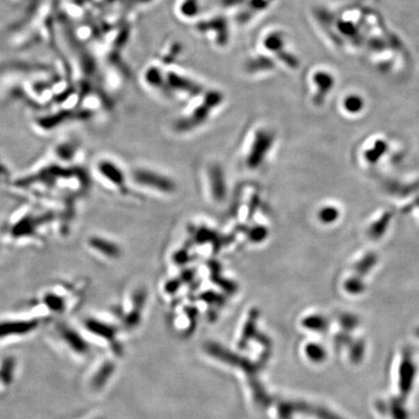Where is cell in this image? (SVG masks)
<instances>
[{"label": "cell", "instance_id": "obj_1", "mask_svg": "<svg viewBox=\"0 0 419 419\" xmlns=\"http://www.w3.org/2000/svg\"><path fill=\"white\" fill-rule=\"evenodd\" d=\"M55 220L52 211L39 212L29 206L21 207L4 223L3 238L12 244L40 243L44 228L53 225Z\"/></svg>", "mask_w": 419, "mask_h": 419}, {"label": "cell", "instance_id": "obj_2", "mask_svg": "<svg viewBox=\"0 0 419 419\" xmlns=\"http://www.w3.org/2000/svg\"><path fill=\"white\" fill-rule=\"evenodd\" d=\"M194 99V105L190 111L175 123V127L178 131H190L203 125L212 113L223 103V94L218 90H203Z\"/></svg>", "mask_w": 419, "mask_h": 419}, {"label": "cell", "instance_id": "obj_3", "mask_svg": "<svg viewBox=\"0 0 419 419\" xmlns=\"http://www.w3.org/2000/svg\"><path fill=\"white\" fill-rule=\"evenodd\" d=\"M78 295L79 290L75 283H58L49 286L41 293L38 303L43 305L47 311L64 314L71 309L72 302Z\"/></svg>", "mask_w": 419, "mask_h": 419}, {"label": "cell", "instance_id": "obj_4", "mask_svg": "<svg viewBox=\"0 0 419 419\" xmlns=\"http://www.w3.org/2000/svg\"><path fill=\"white\" fill-rule=\"evenodd\" d=\"M286 36L285 32L279 29H268L259 37L257 48L271 55L272 58H279L281 64L290 67V68H296L299 65V62L296 57L285 50Z\"/></svg>", "mask_w": 419, "mask_h": 419}, {"label": "cell", "instance_id": "obj_5", "mask_svg": "<svg viewBox=\"0 0 419 419\" xmlns=\"http://www.w3.org/2000/svg\"><path fill=\"white\" fill-rule=\"evenodd\" d=\"M275 135L268 128H258L251 141L250 150L246 153V164L249 168H259L266 160L274 145Z\"/></svg>", "mask_w": 419, "mask_h": 419}, {"label": "cell", "instance_id": "obj_6", "mask_svg": "<svg viewBox=\"0 0 419 419\" xmlns=\"http://www.w3.org/2000/svg\"><path fill=\"white\" fill-rule=\"evenodd\" d=\"M195 29L204 35L207 40L211 41L218 48H223L229 41V29L227 18L223 15H210L201 18L195 25Z\"/></svg>", "mask_w": 419, "mask_h": 419}, {"label": "cell", "instance_id": "obj_7", "mask_svg": "<svg viewBox=\"0 0 419 419\" xmlns=\"http://www.w3.org/2000/svg\"><path fill=\"white\" fill-rule=\"evenodd\" d=\"M95 172L100 179L110 183L120 193L127 192V180L123 170L113 160L100 158L95 164Z\"/></svg>", "mask_w": 419, "mask_h": 419}, {"label": "cell", "instance_id": "obj_8", "mask_svg": "<svg viewBox=\"0 0 419 419\" xmlns=\"http://www.w3.org/2000/svg\"><path fill=\"white\" fill-rule=\"evenodd\" d=\"M416 374H418V367L414 362L413 355L406 351L402 356L398 371V390L400 393L399 397L403 400L406 399L413 390Z\"/></svg>", "mask_w": 419, "mask_h": 419}, {"label": "cell", "instance_id": "obj_9", "mask_svg": "<svg viewBox=\"0 0 419 419\" xmlns=\"http://www.w3.org/2000/svg\"><path fill=\"white\" fill-rule=\"evenodd\" d=\"M134 178L140 186H146L157 192L172 193L176 190V183L173 180L164 175L151 171V170H136L134 172Z\"/></svg>", "mask_w": 419, "mask_h": 419}, {"label": "cell", "instance_id": "obj_10", "mask_svg": "<svg viewBox=\"0 0 419 419\" xmlns=\"http://www.w3.org/2000/svg\"><path fill=\"white\" fill-rule=\"evenodd\" d=\"M86 246L90 253L104 259L116 260L122 256L120 244L102 235H90L86 241Z\"/></svg>", "mask_w": 419, "mask_h": 419}, {"label": "cell", "instance_id": "obj_11", "mask_svg": "<svg viewBox=\"0 0 419 419\" xmlns=\"http://www.w3.org/2000/svg\"><path fill=\"white\" fill-rule=\"evenodd\" d=\"M276 66L274 58L257 47L248 55L244 62V71L248 75L257 76L272 73Z\"/></svg>", "mask_w": 419, "mask_h": 419}, {"label": "cell", "instance_id": "obj_12", "mask_svg": "<svg viewBox=\"0 0 419 419\" xmlns=\"http://www.w3.org/2000/svg\"><path fill=\"white\" fill-rule=\"evenodd\" d=\"M276 0H244L243 5L237 11L235 21L238 25H246L259 14L268 10Z\"/></svg>", "mask_w": 419, "mask_h": 419}, {"label": "cell", "instance_id": "obj_13", "mask_svg": "<svg viewBox=\"0 0 419 419\" xmlns=\"http://www.w3.org/2000/svg\"><path fill=\"white\" fill-rule=\"evenodd\" d=\"M210 192L216 202H223L227 194V180L225 173L218 165H213L208 171Z\"/></svg>", "mask_w": 419, "mask_h": 419}, {"label": "cell", "instance_id": "obj_14", "mask_svg": "<svg viewBox=\"0 0 419 419\" xmlns=\"http://www.w3.org/2000/svg\"><path fill=\"white\" fill-rule=\"evenodd\" d=\"M314 81L318 87V92L314 99V102L316 105H321L325 102V97L333 88L335 81L327 72H316L314 75Z\"/></svg>", "mask_w": 419, "mask_h": 419}, {"label": "cell", "instance_id": "obj_15", "mask_svg": "<svg viewBox=\"0 0 419 419\" xmlns=\"http://www.w3.org/2000/svg\"><path fill=\"white\" fill-rule=\"evenodd\" d=\"M200 0H178L176 13L181 20L192 21L199 15Z\"/></svg>", "mask_w": 419, "mask_h": 419}, {"label": "cell", "instance_id": "obj_16", "mask_svg": "<svg viewBox=\"0 0 419 419\" xmlns=\"http://www.w3.org/2000/svg\"><path fill=\"white\" fill-rule=\"evenodd\" d=\"M146 301V292L144 290H140L134 293V297H132V302H134V308L131 312L128 314L127 321L129 325H135L138 322L139 318L141 316L142 309H143L144 305Z\"/></svg>", "mask_w": 419, "mask_h": 419}, {"label": "cell", "instance_id": "obj_17", "mask_svg": "<svg viewBox=\"0 0 419 419\" xmlns=\"http://www.w3.org/2000/svg\"><path fill=\"white\" fill-rule=\"evenodd\" d=\"M383 411H388L391 419H409L404 400L402 398H396L384 404Z\"/></svg>", "mask_w": 419, "mask_h": 419}, {"label": "cell", "instance_id": "obj_18", "mask_svg": "<svg viewBox=\"0 0 419 419\" xmlns=\"http://www.w3.org/2000/svg\"><path fill=\"white\" fill-rule=\"evenodd\" d=\"M302 325H304L305 328H308L309 330L313 331L323 332L327 330L328 322L327 318L325 316H320V314H316V316H309L308 318H305L302 321Z\"/></svg>", "mask_w": 419, "mask_h": 419}, {"label": "cell", "instance_id": "obj_19", "mask_svg": "<svg viewBox=\"0 0 419 419\" xmlns=\"http://www.w3.org/2000/svg\"><path fill=\"white\" fill-rule=\"evenodd\" d=\"M269 235V230L264 225H255V227L249 228L246 231L249 241L253 244H259L266 240Z\"/></svg>", "mask_w": 419, "mask_h": 419}, {"label": "cell", "instance_id": "obj_20", "mask_svg": "<svg viewBox=\"0 0 419 419\" xmlns=\"http://www.w3.org/2000/svg\"><path fill=\"white\" fill-rule=\"evenodd\" d=\"M305 353H306V355L308 356L309 360L316 363L323 362L326 359V356H327L325 348L318 344H307Z\"/></svg>", "mask_w": 419, "mask_h": 419}, {"label": "cell", "instance_id": "obj_21", "mask_svg": "<svg viewBox=\"0 0 419 419\" xmlns=\"http://www.w3.org/2000/svg\"><path fill=\"white\" fill-rule=\"evenodd\" d=\"M216 239H218L216 233L211 228L204 227L198 228L193 236V240L200 244L210 243V242H218L215 241Z\"/></svg>", "mask_w": 419, "mask_h": 419}, {"label": "cell", "instance_id": "obj_22", "mask_svg": "<svg viewBox=\"0 0 419 419\" xmlns=\"http://www.w3.org/2000/svg\"><path fill=\"white\" fill-rule=\"evenodd\" d=\"M365 349H366V344L362 340L351 342V349H349V358L351 362L359 363L364 357Z\"/></svg>", "mask_w": 419, "mask_h": 419}, {"label": "cell", "instance_id": "obj_23", "mask_svg": "<svg viewBox=\"0 0 419 419\" xmlns=\"http://www.w3.org/2000/svg\"><path fill=\"white\" fill-rule=\"evenodd\" d=\"M339 322L344 330L351 332L359 325V320H358L357 316H353V314H344L340 316Z\"/></svg>", "mask_w": 419, "mask_h": 419}, {"label": "cell", "instance_id": "obj_24", "mask_svg": "<svg viewBox=\"0 0 419 419\" xmlns=\"http://www.w3.org/2000/svg\"><path fill=\"white\" fill-rule=\"evenodd\" d=\"M309 411L313 413L318 419H344L340 416L339 414L332 411L331 409H326V407H311V411Z\"/></svg>", "mask_w": 419, "mask_h": 419}, {"label": "cell", "instance_id": "obj_25", "mask_svg": "<svg viewBox=\"0 0 419 419\" xmlns=\"http://www.w3.org/2000/svg\"><path fill=\"white\" fill-rule=\"evenodd\" d=\"M363 105H364V102H363L362 99H360L359 97H356V95L348 97L346 101H344V106H346V110L351 112V113L359 112L362 109Z\"/></svg>", "mask_w": 419, "mask_h": 419}, {"label": "cell", "instance_id": "obj_26", "mask_svg": "<svg viewBox=\"0 0 419 419\" xmlns=\"http://www.w3.org/2000/svg\"><path fill=\"white\" fill-rule=\"evenodd\" d=\"M320 220L325 223H331L336 220L338 212L334 208H325L320 213Z\"/></svg>", "mask_w": 419, "mask_h": 419}, {"label": "cell", "instance_id": "obj_27", "mask_svg": "<svg viewBox=\"0 0 419 419\" xmlns=\"http://www.w3.org/2000/svg\"><path fill=\"white\" fill-rule=\"evenodd\" d=\"M179 285H180V281H176V279H173V281H170L166 285H165V290L168 291L170 293H173L175 291L178 290Z\"/></svg>", "mask_w": 419, "mask_h": 419}, {"label": "cell", "instance_id": "obj_28", "mask_svg": "<svg viewBox=\"0 0 419 419\" xmlns=\"http://www.w3.org/2000/svg\"><path fill=\"white\" fill-rule=\"evenodd\" d=\"M416 336L419 338V328L418 330H416Z\"/></svg>", "mask_w": 419, "mask_h": 419}]
</instances>
